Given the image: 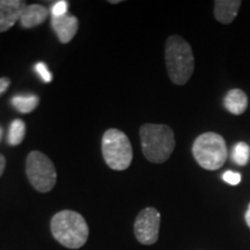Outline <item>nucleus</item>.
Instances as JSON below:
<instances>
[{"label":"nucleus","mask_w":250,"mask_h":250,"mask_svg":"<svg viewBox=\"0 0 250 250\" xmlns=\"http://www.w3.org/2000/svg\"><path fill=\"white\" fill-rule=\"evenodd\" d=\"M165 59L171 83L186 85L195 70V58L189 43L181 36H170L166 42Z\"/></svg>","instance_id":"f257e3e1"},{"label":"nucleus","mask_w":250,"mask_h":250,"mask_svg":"<svg viewBox=\"0 0 250 250\" xmlns=\"http://www.w3.org/2000/svg\"><path fill=\"white\" fill-rule=\"evenodd\" d=\"M51 233L62 246L68 249H79L87 242L89 229L85 218L80 213L64 210L52 217Z\"/></svg>","instance_id":"f03ea898"},{"label":"nucleus","mask_w":250,"mask_h":250,"mask_svg":"<svg viewBox=\"0 0 250 250\" xmlns=\"http://www.w3.org/2000/svg\"><path fill=\"white\" fill-rule=\"evenodd\" d=\"M143 154L149 162L162 164L175 149L173 130L166 124H144L139 131Z\"/></svg>","instance_id":"7ed1b4c3"},{"label":"nucleus","mask_w":250,"mask_h":250,"mask_svg":"<svg viewBox=\"0 0 250 250\" xmlns=\"http://www.w3.org/2000/svg\"><path fill=\"white\" fill-rule=\"evenodd\" d=\"M192 154L197 164L206 170L220 169L228 156L226 142L220 134L205 132L197 137L192 145Z\"/></svg>","instance_id":"20e7f679"},{"label":"nucleus","mask_w":250,"mask_h":250,"mask_svg":"<svg viewBox=\"0 0 250 250\" xmlns=\"http://www.w3.org/2000/svg\"><path fill=\"white\" fill-rule=\"evenodd\" d=\"M102 155L111 169L125 170L133 158L132 145L123 131L109 129L102 137Z\"/></svg>","instance_id":"39448f33"},{"label":"nucleus","mask_w":250,"mask_h":250,"mask_svg":"<svg viewBox=\"0 0 250 250\" xmlns=\"http://www.w3.org/2000/svg\"><path fill=\"white\" fill-rule=\"evenodd\" d=\"M26 173L34 189L40 192H49L57 181L55 165L42 152L33 151L27 156Z\"/></svg>","instance_id":"423d86ee"},{"label":"nucleus","mask_w":250,"mask_h":250,"mask_svg":"<svg viewBox=\"0 0 250 250\" xmlns=\"http://www.w3.org/2000/svg\"><path fill=\"white\" fill-rule=\"evenodd\" d=\"M161 215L154 208H146L140 212L134 221V235L145 246H151L158 241Z\"/></svg>","instance_id":"0eeeda50"},{"label":"nucleus","mask_w":250,"mask_h":250,"mask_svg":"<svg viewBox=\"0 0 250 250\" xmlns=\"http://www.w3.org/2000/svg\"><path fill=\"white\" fill-rule=\"evenodd\" d=\"M27 2L22 0H0V33L11 29L20 21Z\"/></svg>","instance_id":"6e6552de"},{"label":"nucleus","mask_w":250,"mask_h":250,"mask_svg":"<svg viewBox=\"0 0 250 250\" xmlns=\"http://www.w3.org/2000/svg\"><path fill=\"white\" fill-rule=\"evenodd\" d=\"M51 26L59 41L65 44V43L71 42L72 39L76 36L78 28H79V21L73 15L65 14L62 17L52 18Z\"/></svg>","instance_id":"1a4fd4ad"},{"label":"nucleus","mask_w":250,"mask_h":250,"mask_svg":"<svg viewBox=\"0 0 250 250\" xmlns=\"http://www.w3.org/2000/svg\"><path fill=\"white\" fill-rule=\"evenodd\" d=\"M241 5L242 1L240 0H215L214 17L223 24L232 23Z\"/></svg>","instance_id":"9d476101"},{"label":"nucleus","mask_w":250,"mask_h":250,"mask_svg":"<svg viewBox=\"0 0 250 250\" xmlns=\"http://www.w3.org/2000/svg\"><path fill=\"white\" fill-rule=\"evenodd\" d=\"M48 8L44 7L43 5H27L22 13V17L20 19V23L23 28L37 27L44 22L48 19Z\"/></svg>","instance_id":"9b49d317"},{"label":"nucleus","mask_w":250,"mask_h":250,"mask_svg":"<svg viewBox=\"0 0 250 250\" xmlns=\"http://www.w3.org/2000/svg\"><path fill=\"white\" fill-rule=\"evenodd\" d=\"M225 108L233 115H242L248 108V98L243 90L235 88L229 90L224 100Z\"/></svg>","instance_id":"f8f14e48"},{"label":"nucleus","mask_w":250,"mask_h":250,"mask_svg":"<svg viewBox=\"0 0 250 250\" xmlns=\"http://www.w3.org/2000/svg\"><path fill=\"white\" fill-rule=\"evenodd\" d=\"M12 104L21 114H29L37 108L40 99L34 94H20L12 98Z\"/></svg>","instance_id":"ddd939ff"},{"label":"nucleus","mask_w":250,"mask_h":250,"mask_svg":"<svg viewBox=\"0 0 250 250\" xmlns=\"http://www.w3.org/2000/svg\"><path fill=\"white\" fill-rule=\"evenodd\" d=\"M26 136V123L22 120H14L8 131V144L11 146H18L23 142Z\"/></svg>","instance_id":"4468645a"},{"label":"nucleus","mask_w":250,"mask_h":250,"mask_svg":"<svg viewBox=\"0 0 250 250\" xmlns=\"http://www.w3.org/2000/svg\"><path fill=\"white\" fill-rule=\"evenodd\" d=\"M232 159L236 165L246 166L250 159V147L246 143H237L233 148Z\"/></svg>","instance_id":"2eb2a0df"},{"label":"nucleus","mask_w":250,"mask_h":250,"mask_svg":"<svg viewBox=\"0 0 250 250\" xmlns=\"http://www.w3.org/2000/svg\"><path fill=\"white\" fill-rule=\"evenodd\" d=\"M35 71L36 73L41 77V79L44 81V83H51L52 81V74L51 72L49 71V68L46 66L45 62H37L35 65Z\"/></svg>","instance_id":"dca6fc26"},{"label":"nucleus","mask_w":250,"mask_h":250,"mask_svg":"<svg viewBox=\"0 0 250 250\" xmlns=\"http://www.w3.org/2000/svg\"><path fill=\"white\" fill-rule=\"evenodd\" d=\"M67 7L68 4L65 0H61V1L55 2L54 6L51 7V15L52 18L62 17V15L67 14Z\"/></svg>","instance_id":"f3484780"},{"label":"nucleus","mask_w":250,"mask_h":250,"mask_svg":"<svg viewBox=\"0 0 250 250\" xmlns=\"http://www.w3.org/2000/svg\"><path fill=\"white\" fill-rule=\"evenodd\" d=\"M223 179L226 183L230 184V186H237L241 182V175L239 173H234V171L227 170L226 173L223 175Z\"/></svg>","instance_id":"a211bd4d"},{"label":"nucleus","mask_w":250,"mask_h":250,"mask_svg":"<svg viewBox=\"0 0 250 250\" xmlns=\"http://www.w3.org/2000/svg\"><path fill=\"white\" fill-rule=\"evenodd\" d=\"M11 85V79L7 77H4V78H0V95L1 94H4L7 88Z\"/></svg>","instance_id":"6ab92c4d"},{"label":"nucleus","mask_w":250,"mask_h":250,"mask_svg":"<svg viewBox=\"0 0 250 250\" xmlns=\"http://www.w3.org/2000/svg\"><path fill=\"white\" fill-rule=\"evenodd\" d=\"M5 168H6V159L5 156L0 153V177H1V175L4 174Z\"/></svg>","instance_id":"aec40b11"},{"label":"nucleus","mask_w":250,"mask_h":250,"mask_svg":"<svg viewBox=\"0 0 250 250\" xmlns=\"http://www.w3.org/2000/svg\"><path fill=\"white\" fill-rule=\"evenodd\" d=\"M246 223L248 225V227L250 228V204L248 206V210L246 212Z\"/></svg>","instance_id":"412c9836"},{"label":"nucleus","mask_w":250,"mask_h":250,"mask_svg":"<svg viewBox=\"0 0 250 250\" xmlns=\"http://www.w3.org/2000/svg\"><path fill=\"white\" fill-rule=\"evenodd\" d=\"M109 2H110V4H120L121 0H109Z\"/></svg>","instance_id":"4be33fe9"},{"label":"nucleus","mask_w":250,"mask_h":250,"mask_svg":"<svg viewBox=\"0 0 250 250\" xmlns=\"http://www.w3.org/2000/svg\"><path fill=\"white\" fill-rule=\"evenodd\" d=\"M2 132H4V131H2V127L0 126V139H1V137H2Z\"/></svg>","instance_id":"5701e85b"}]
</instances>
